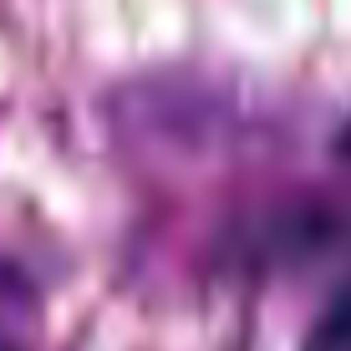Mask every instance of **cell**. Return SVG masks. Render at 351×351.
Returning <instances> with one entry per match:
<instances>
[{
    "instance_id": "cell-1",
    "label": "cell",
    "mask_w": 351,
    "mask_h": 351,
    "mask_svg": "<svg viewBox=\"0 0 351 351\" xmlns=\"http://www.w3.org/2000/svg\"><path fill=\"white\" fill-rule=\"evenodd\" d=\"M300 351H351V285H341L321 306V316L311 321Z\"/></svg>"
},
{
    "instance_id": "cell-2",
    "label": "cell",
    "mask_w": 351,
    "mask_h": 351,
    "mask_svg": "<svg viewBox=\"0 0 351 351\" xmlns=\"http://www.w3.org/2000/svg\"><path fill=\"white\" fill-rule=\"evenodd\" d=\"M336 158H346V163H351V112H346L341 132H336Z\"/></svg>"
},
{
    "instance_id": "cell-3",
    "label": "cell",
    "mask_w": 351,
    "mask_h": 351,
    "mask_svg": "<svg viewBox=\"0 0 351 351\" xmlns=\"http://www.w3.org/2000/svg\"><path fill=\"white\" fill-rule=\"evenodd\" d=\"M0 351H21V346H16V341H10V336H5V331H0Z\"/></svg>"
}]
</instances>
